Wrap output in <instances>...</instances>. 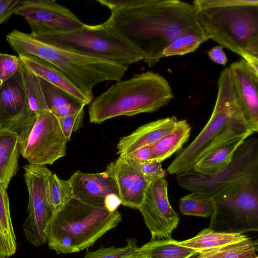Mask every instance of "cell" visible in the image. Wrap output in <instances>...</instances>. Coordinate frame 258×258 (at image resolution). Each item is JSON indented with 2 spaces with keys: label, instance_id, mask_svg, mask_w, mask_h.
Instances as JSON below:
<instances>
[{
  "label": "cell",
  "instance_id": "6da1fadb",
  "mask_svg": "<svg viewBox=\"0 0 258 258\" xmlns=\"http://www.w3.org/2000/svg\"><path fill=\"white\" fill-rule=\"evenodd\" d=\"M97 2L110 11L103 24L136 47L149 68L163 58L164 50L179 37L206 34L192 4L178 0Z\"/></svg>",
  "mask_w": 258,
  "mask_h": 258
},
{
  "label": "cell",
  "instance_id": "7a4b0ae2",
  "mask_svg": "<svg viewBox=\"0 0 258 258\" xmlns=\"http://www.w3.org/2000/svg\"><path fill=\"white\" fill-rule=\"evenodd\" d=\"M192 5L208 39L258 70L257 0H195Z\"/></svg>",
  "mask_w": 258,
  "mask_h": 258
},
{
  "label": "cell",
  "instance_id": "3957f363",
  "mask_svg": "<svg viewBox=\"0 0 258 258\" xmlns=\"http://www.w3.org/2000/svg\"><path fill=\"white\" fill-rule=\"evenodd\" d=\"M217 84V98L210 118L197 137L168 166L170 174L192 169L205 154L223 140L254 133L244 118L229 67L222 70Z\"/></svg>",
  "mask_w": 258,
  "mask_h": 258
},
{
  "label": "cell",
  "instance_id": "277c9868",
  "mask_svg": "<svg viewBox=\"0 0 258 258\" xmlns=\"http://www.w3.org/2000/svg\"><path fill=\"white\" fill-rule=\"evenodd\" d=\"M173 97L169 83L158 73L135 74L129 79L116 82L91 102L89 121L101 123L117 116L154 112Z\"/></svg>",
  "mask_w": 258,
  "mask_h": 258
},
{
  "label": "cell",
  "instance_id": "5b68a950",
  "mask_svg": "<svg viewBox=\"0 0 258 258\" xmlns=\"http://www.w3.org/2000/svg\"><path fill=\"white\" fill-rule=\"evenodd\" d=\"M121 220L117 210L110 212L73 198L52 215L46 229L48 247L57 254L80 252Z\"/></svg>",
  "mask_w": 258,
  "mask_h": 258
},
{
  "label": "cell",
  "instance_id": "8992f818",
  "mask_svg": "<svg viewBox=\"0 0 258 258\" xmlns=\"http://www.w3.org/2000/svg\"><path fill=\"white\" fill-rule=\"evenodd\" d=\"M6 39L18 54H29L49 62L81 91L91 96L96 85L105 81H119L128 69L126 66L56 48L17 30L9 33Z\"/></svg>",
  "mask_w": 258,
  "mask_h": 258
},
{
  "label": "cell",
  "instance_id": "52a82bcc",
  "mask_svg": "<svg viewBox=\"0 0 258 258\" xmlns=\"http://www.w3.org/2000/svg\"><path fill=\"white\" fill-rule=\"evenodd\" d=\"M32 36L58 48L120 65L128 66L143 59L136 47L103 23L85 24L73 31Z\"/></svg>",
  "mask_w": 258,
  "mask_h": 258
},
{
  "label": "cell",
  "instance_id": "ba28073f",
  "mask_svg": "<svg viewBox=\"0 0 258 258\" xmlns=\"http://www.w3.org/2000/svg\"><path fill=\"white\" fill-rule=\"evenodd\" d=\"M215 208L208 228L244 233L258 230V173L230 184L211 197Z\"/></svg>",
  "mask_w": 258,
  "mask_h": 258
},
{
  "label": "cell",
  "instance_id": "9c48e42d",
  "mask_svg": "<svg viewBox=\"0 0 258 258\" xmlns=\"http://www.w3.org/2000/svg\"><path fill=\"white\" fill-rule=\"evenodd\" d=\"M258 173V139L245 140L235 152L228 167L212 177L201 174L191 169L177 174L179 185L192 192L212 197L228 185Z\"/></svg>",
  "mask_w": 258,
  "mask_h": 258
},
{
  "label": "cell",
  "instance_id": "30bf717a",
  "mask_svg": "<svg viewBox=\"0 0 258 258\" xmlns=\"http://www.w3.org/2000/svg\"><path fill=\"white\" fill-rule=\"evenodd\" d=\"M67 142L57 117L46 110L37 116L19 153L30 165H52L66 155Z\"/></svg>",
  "mask_w": 258,
  "mask_h": 258
},
{
  "label": "cell",
  "instance_id": "8fae6325",
  "mask_svg": "<svg viewBox=\"0 0 258 258\" xmlns=\"http://www.w3.org/2000/svg\"><path fill=\"white\" fill-rule=\"evenodd\" d=\"M36 118L28 104L21 62L16 74L0 86V130L16 134L19 147L27 140Z\"/></svg>",
  "mask_w": 258,
  "mask_h": 258
},
{
  "label": "cell",
  "instance_id": "7c38bea8",
  "mask_svg": "<svg viewBox=\"0 0 258 258\" xmlns=\"http://www.w3.org/2000/svg\"><path fill=\"white\" fill-rule=\"evenodd\" d=\"M23 168L29 201L23 229L27 240L38 247L47 242L46 229L52 215L46 194L47 180L52 171L45 166L28 164Z\"/></svg>",
  "mask_w": 258,
  "mask_h": 258
},
{
  "label": "cell",
  "instance_id": "4fadbf2b",
  "mask_svg": "<svg viewBox=\"0 0 258 258\" xmlns=\"http://www.w3.org/2000/svg\"><path fill=\"white\" fill-rule=\"evenodd\" d=\"M15 14L29 23L32 35L77 30L85 24L70 9L55 0H24Z\"/></svg>",
  "mask_w": 258,
  "mask_h": 258
},
{
  "label": "cell",
  "instance_id": "5bb4252c",
  "mask_svg": "<svg viewBox=\"0 0 258 258\" xmlns=\"http://www.w3.org/2000/svg\"><path fill=\"white\" fill-rule=\"evenodd\" d=\"M167 187L165 177L152 181L138 208L150 231L151 240L171 239V233L179 223L178 214L168 200Z\"/></svg>",
  "mask_w": 258,
  "mask_h": 258
},
{
  "label": "cell",
  "instance_id": "9a60e30c",
  "mask_svg": "<svg viewBox=\"0 0 258 258\" xmlns=\"http://www.w3.org/2000/svg\"><path fill=\"white\" fill-rule=\"evenodd\" d=\"M106 170L115 181L121 204L138 209L152 182L141 171L139 163L120 155L107 166Z\"/></svg>",
  "mask_w": 258,
  "mask_h": 258
},
{
  "label": "cell",
  "instance_id": "2e32d148",
  "mask_svg": "<svg viewBox=\"0 0 258 258\" xmlns=\"http://www.w3.org/2000/svg\"><path fill=\"white\" fill-rule=\"evenodd\" d=\"M229 68L245 120L253 133L257 132L258 70L242 58Z\"/></svg>",
  "mask_w": 258,
  "mask_h": 258
},
{
  "label": "cell",
  "instance_id": "e0dca14e",
  "mask_svg": "<svg viewBox=\"0 0 258 258\" xmlns=\"http://www.w3.org/2000/svg\"><path fill=\"white\" fill-rule=\"evenodd\" d=\"M74 198L85 203L104 208V202L111 194L118 195L115 180L106 170L95 173L75 172L69 179Z\"/></svg>",
  "mask_w": 258,
  "mask_h": 258
},
{
  "label": "cell",
  "instance_id": "ac0fdd59",
  "mask_svg": "<svg viewBox=\"0 0 258 258\" xmlns=\"http://www.w3.org/2000/svg\"><path fill=\"white\" fill-rule=\"evenodd\" d=\"M178 123L175 116L153 121L139 127L131 134L120 138L116 146L119 156L148 146L174 130Z\"/></svg>",
  "mask_w": 258,
  "mask_h": 258
},
{
  "label": "cell",
  "instance_id": "d6986e66",
  "mask_svg": "<svg viewBox=\"0 0 258 258\" xmlns=\"http://www.w3.org/2000/svg\"><path fill=\"white\" fill-rule=\"evenodd\" d=\"M24 66L37 77L64 91L85 106L91 103L93 96L81 91L59 70L36 56L22 53L18 56Z\"/></svg>",
  "mask_w": 258,
  "mask_h": 258
},
{
  "label": "cell",
  "instance_id": "ffe728a7",
  "mask_svg": "<svg viewBox=\"0 0 258 258\" xmlns=\"http://www.w3.org/2000/svg\"><path fill=\"white\" fill-rule=\"evenodd\" d=\"M248 137L237 136L222 141L205 154L192 170L210 177L220 173L228 167L236 150Z\"/></svg>",
  "mask_w": 258,
  "mask_h": 258
},
{
  "label": "cell",
  "instance_id": "44dd1931",
  "mask_svg": "<svg viewBox=\"0 0 258 258\" xmlns=\"http://www.w3.org/2000/svg\"><path fill=\"white\" fill-rule=\"evenodd\" d=\"M249 238L244 233L217 232L207 228L199 232L195 237L183 241H177V243L200 254Z\"/></svg>",
  "mask_w": 258,
  "mask_h": 258
},
{
  "label": "cell",
  "instance_id": "7402d4cb",
  "mask_svg": "<svg viewBox=\"0 0 258 258\" xmlns=\"http://www.w3.org/2000/svg\"><path fill=\"white\" fill-rule=\"evenodd\" d=\"M37 77L48 109L56 117L71 115L84 108V105L64 91Z\"/></svg>",
  "mask_w": 258,
  "mask_h": 258
},
{
  "label": "cell",
  "instance_id": "603a6c76",
  "mask_svg": "<svg viewBox=\"0 0 258 258\" xmlns=\"http://www.w3.org/2000/svg\"><path fill=\"white\" fill-rule=\"evenodd\" d=\"M191 127L186 120H178L173 131L149 146L152 160L162 162L181 148L190 136Z\"/></svg>",
  "mask_w": 258,
  "mask_h": 258
},
{
  "label": "cell",
  "instance_id": "cb8c5ba5",
  "mask_svg": "<svg viewBox=\"0 0 258 258\" xmlns=\"http://www.w3.org/2000/svg\"><path fill=\"white\" fill-rule=\"evenodd\" d=\"M19 154L18 136L0 130V181L8 186L18 170Z\"/></svg>",
  "mask_w": 258,
  "mask_h": 258
},
{
  "label": "cell",
  "instance_id": "d4e9b609",
  "mask_svg": "<svg viewBox=\"0 0 258 258\" xmlns=\"http://www.w3.org/2000/svg\"><path fill=\"white\" fill-rule=\"evenodd\" d=\"M8 186L0 181V258L14 254L17 249L16 239L10 215Z\"/></svg>",
  "mask_w": 258,
  "mask_h": 258
},
{
  "label": "cell",
  "instance_id": "484cf974",
  "mask_svg": "<svg viewBox=\"0 0 258 258\" xmlns=\"http://www.w3.org/2000/svg\"><path fill=\"white\" fill-rule=\"evenodd\" d=\"M177 241L172 238L151 240L140 247V251L149 258H191L199 254L179 245Z\"/></svg>",
  "mask_w": 258,
  "mask_h": 258
},
{
  "label": "cell",
  "instance_id": "4316f807",
  "mask_svg": "<svg viewBox=\"0 0 258 258\" xmlns=\"http://www.w3.org/2000/svg\"><path fill=\"white\" fill-rule=\"evenodd\" d=\"M46 194L52 214L61 209L74 198L70 180L62 179L52 172L47 180Z\"/></svg>",
  "mask_w": 258,
  "mask_h": 258
},
{
  "label": "cell",
  "instance_id": "83f0119b",
  "mask_svg": "<svg viewBox=\"0 0 258 258\" xmlns=\"http://www.w3.org/2000/svg\"><path fill=\"white\" fill-rule=\"evenodd\" d=\"M215 208V202L211 197L198 192H192L179 201V210L184 215L206 218L212 215Z\"/></svg>",
  "mask_w": 258,
  "mask_h": 258
},
{
  "label": "cell",
  "instance_id": "f1b7e54d",
  "mask_svg": "<svg viewBox=\"0 0 258 258\" xmlns=\"http://www.w3.org/2000/svg\"><path fill=\"white\" fill-rule=\"evenodd\" d=\"M257 242L249 239L199 254L196 258H258Z\"/></svg>",
  "mask_w": 258,
  "mask_h": 258
},
{
  "label": "cell",
  "instance_id": "f546056e",
  "mask_svg": "<svg viewBox=\"0 0 258 258\" xmlns=\"http://www.w3.org/2000/svg\"><path fill=\"white\" fill-rule=\"evenodd\" d=\"M22 66L28 104L31 110L37 116L41 112L48 109L38 77L22 63Z\"/></svg>",
  "mask_w": 258,
  "mask_h": 258
},
{
  "label": "cell",
  "instance_id": "4dcf8cb0",
  "mask_svg": "<svg viewBox=\"0 0 258 258\" xmlns=\"http://www.w3.org/2000/svg\"><path fill=\"white\" fill-rule=\"evenodd\" d=\"M209 39L206 34L189 33L175 40L163 52V57L182 55L194 52Z\"/></svg>",
  "mask_w": 258,
  "mask_h": 258
},
{
  "label": "cell",
  "instance_id": "1f68e13d",
  "mask_svg": "<svg viewBox=\"0 0 258 258\" xmlns=\"http://www.w3.org/2000/svg\"><path fill=\"white\" fill-rule=\"evenodd\" d=\"M140 252L136 239L130 238L124 247H101L94 251L88 250L83 258H130Z\"/></svg>",
  "mask_w": 258,
  "mask_h": 258
},
{
  "label": "cell",
  "instance_id": "d6a6232c",
  "mask_svg": "<svg viewBox=\"0 0 258 258\" xmlns=\"http://www.w3.org/2000/svg\"><path fill=\"white\" fill-rule=\"evenodd\" d=\"M84 114V108H83L74 114L57 117L61 129L67 142L71 140L72 133L77 131L82 127Z\"/></svg>",
  "mask_w": 258,
  "mask_h": 258
},
{
  "label": "cell",
  "instance_id": "836d02e7",
  "mask_svg": "<svg viewBox=\"0 0 258 258\" xmlns=\"http://www.w3.org/2000/svg\"><path fill=\"white\" fill-rule=\"evenodd\" d=\"M21 63L18 56L0 53V86L16 74Z\"/></svg>",
  "mask_w": 258,
  "mask_h": 258
},
{
  "label": "cell",
  "instance_id": "e575fe53",
  "mask_svg": "<svg viewBox=\"0 0 258 258\" xmlns=\"http://www.w3.org/2000/svg\"><path fill=\"white\" fill-rule=\"evenodd\" d=\"M141 171L152 181L157 179L165 177V171L163 169L161 163L152 160L139 163Z\"/></svg>",
  "mask_w": 258,
  "mask_h": 258
},
{
  "label": "cell",
  "instance_id": "d590c367",
  "mask_svg": "<svg viewBox=\"0 0 258 258\" xmlns=\"http://www.w3.org/2000/svg\"><path fill=\"white\" fill-rule=\"evenodd\" d=\"M20 3V0H0V25L15 14Z\"/></svg>",
  "mask_w": 258,
  "mask_h": 258
},
{
  "label": "cell",
  "instance_id": "8d00e7d4",
  "mask_svg": "<svg viewBox=\"0 0 258 258\" xmlns=\"http://www.w3.org/2000/svg\"><path fill=\"white\" fill-rule=\"evenodd\" d=\"M122 155L139 163L152 160L149 146L141 148L128 154Z\"/></svg>",
  "mask_w": 258,
  "mask_h": 258
},
{
  "label": "cell",
  "instance_id": "74e56055",
  "mask_svg": "<svg viewBox=\"0 0 258 258\" xmlns=\"http://www.w3.org/2000/svg\"><path fill=\"white\" fill-rule=\"evenodd\" d=\"M210 59L213 61L223 66H225L228 58L223 51V47L220 45L216 46L207 52Z\"/></svg>",
  "mask_w": 258,
  "mask_h": 258
},
{
  "label": "cell",
  "instance_id": "f35d334b",
  "mask_svg": "<svg viewBox=\"0 0 258 258\" xmlns=\"http://www.w3.org/2000/svg\"><path fill=\"white\" fill-rule=\"evenodd\" d=\"M121 204V202L118 195L111 194L108 196L104 202V208L110 212H113L117 210Z\"/></svg>",
  "mask_w": 258,
  "mask_h": 258
},
{
  "label": "cell",
  "instance_id": "ab89813d",
  "mask_svg": "<svg viewBox=\"0 0 258 258\" xmlns=\"http://www.w3.org/2000/svg\"><path fill=\"white\" fill-rule=\"evenodd\" d=\"M130 258H149V257H148L145 254H144L143 253L140 252V253H139Z\"/></svg>",
  "mask_w": 258,
  "mask_h": 258
}]
</instances>
